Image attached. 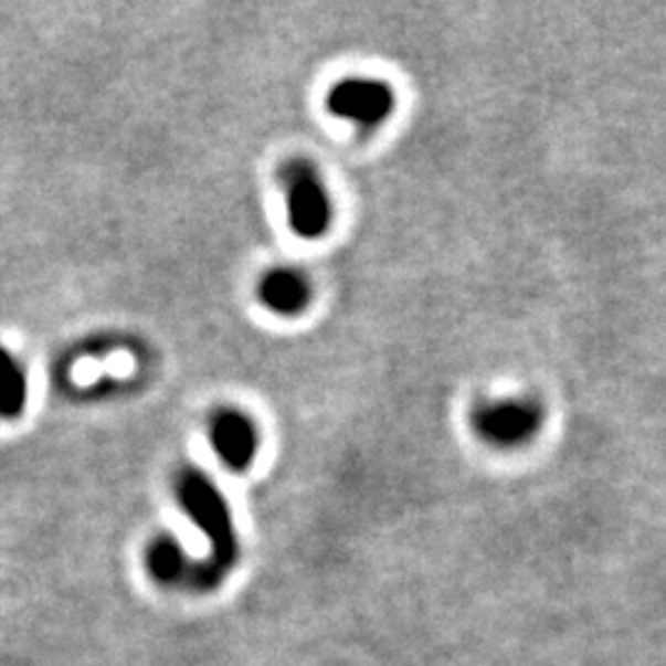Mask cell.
I'll return each instance as SVG.
<instances>
[{"label": "cell", "mask_w": 666, "mask_h": 666, "mask_svg": "<svg viewBox=\"0 0 666 666\" xmlns=\"http://www.w3.org/2000/svg\"><path fill=\"white\" fill-rule=\"evenodd\" d=\"M176 496L186 516L210 541V558L203 563H193L186 585L208 592L225 580L228 570L237 563L240 556L230 506L218 486L198 469L181 472V477L176 482Z\"/></svg>", "instance_id": "1"}, {"label": "cell", "mask_w": 666, "mask_h": 666, "mask_svg": "<svg viewBox=\"0 0 666 666\" xmlns=\"http://www.w3.org/2000/svg\"><path fill=\"white\" fill-rule=\"evenodd\" d=\"M284 188H287V215L296 235L304 240H319L331 225L329 190L319 173L306 161H294L284 168Z\"/></svg>", "instance_id": "2"}, {"label": "cell", "mask_w": 666, "mask_h": 666, "mask_svg": "<svg viewBox=\"0 0 666 666\" xmlns=\"http://www.w3.org/2000/svg\"><path fill=\"white\" fill-rule=\"evenodd\" d=\"M326 107L338 119L373 129L395 109V94L390 84L373 77H348L338 82L326 97Z\"/></svg>", "instance_id": "3"}, {"label": "cell", "mask_w": 666, "mask_h": 666, "mask_svg": "<svg viewBox=\"0 0 666 666\" xmlns=\"http://www.w3.org/2000/svg\"><path fill=\"white\" fill-rule=\"evenodd\" d=\"M210 442L222 464L230 469L245 472L257 454V427L245 412L240 410H218L213 422H210Z\"/></svg>", "instance_id": "4"}, {"label": "cell", "mask_w": 666, "mask_h": 666, "mask_svg": "<svg viewBox=\"0 0 666 666\" xmlns=\"http://www.w3.org/2000/svg\"><path fill=\"white\" fill-rule=\"evenodd\" d=\"M257 296L269 311L279 316H294L306 309V304L311 299V287L302 272L279 267L264 274Z\"/></svg>", "instance_id": "5"}, {"label": "cell", "mask_w": 666, "mask_h": 666, "mask_svg": "<svg viewBox=\"0 0 666 666\" xmlns=\"http://www.w3.org/2000/svg\"><path fill=\"white\" fill-rule=\"evenodd\" d=\"M146 568L156 583L186 585V578L193 568V560L186 556L181 543L173 536H156L146 551Z\"/></svg>", "instance_id": "6"}, {"label": "cell", "mask_w": 666, "mask_h": 666, "mask_svg": "<svg viewBox=\"0 0 666 666\" xmlns=\"http://www.w3.org/2000/svg\"><path fill=\"white\" fill-rule=\"evenodd\" d=\"M531 427V412L521 405H494L477 412V430L486 440L516 442Z\"/></svg>", "instance_id": "7"}, {"label": "cell", "mask_w": 666, "mask_h": 666, "mask_svg": "<svg viewBox=\"0 0 666 666\" xmlns=\"http://www.w3.org/2000/svg\"><path fill=\"white\" fill-rule=\"evenodd\" d=\"M28 383L20 366L0 348V417H15L25 405Z\"/></svg>", "instance_id": "8"}]
</instances>
